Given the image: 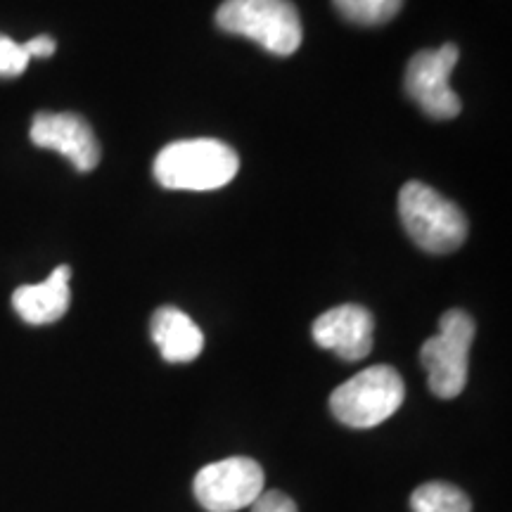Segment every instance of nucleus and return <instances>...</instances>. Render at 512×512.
Instances as JSON below:
<instances>
[{
	"label": "nucleus",
	"instance_id": "1",
	"mask_svg": "<svg viewBox=\"0 0 512 512\" xmlns=\"http://www.w3.org/2000/svg\"><path fill=\"white\" fill-rule=\"evenodd\" d=\"M240 157L214 138L176 140L155 159V178L169 190H219L238 176Z\"/></svg>",
	"mask_w": 512,
	"mask_h": 512
},
{
	"label": "nucleus",
	"instance_id": "2",
	"mask_svg": "<svg viewBox=\"0 0 512 512\" xmlns=\"http://www.w3.org/2000/svg\"><path fill=\"white\" fill-rule=\"evenodd\" d=\"M399 216L415 245L430 254L456 252L467 238V219L458 204L427 183L408 181L403 185Z\"/></svg>",
	"mask_w": 512,
	"mask_h": 512
},
{
	"label": "nucleus",
	"instance_id": "3",
	"mask_svg": "<svg viewBox=\"0 0 512 512\" xmlns=\"http://www.w3.org/2000/svg\"><path fill=\"white\" fill-rule=\"evenodd\" d=\"M216 24L280 57L297 53L304 38L302 19L290 0H226L216 10Z\"/></svg>",
	"mask_w": 512,
	"mask_h": 512
},
{
	"label": "nucleus",
	"instance_id": "4",
	"mask_svg": "<svg viewBox=\"0 0 512 512\" xmlns=\"http://www.w3.org/2000/svg\"><path fill=\"white\" fill-rule=\"evenodd\" d=\"M406 387L392 366L361 370L330 394V411L351 430H370L399 411Z\"/></svg>",
	"mask_w": 512,
	"mask_h": 512
},
{
	"label": "nucleus",
	"instance_id": "5",
	"mask_svg": "<svg viewBox=\"0 0 512 512\" xmlns=\"http://www.w3.org/2000/svg\"><path fill=\"white\" fill-rule=\"evenodd\" d=\"M475 339V320L470 313L453 309L439 320V332L420 349V361L427 370V382L439 399H456L467 384L470 347Z\"/></svg>",
	"mask_w": 512,
	"mask_h": 512
},
{
	"label": "nucleus",
	"instance_id": "6",
	"mask_svg": "<svg viewBox=\"0 0 512 512\" xmlns=\"http://www.w3.org/2000/svg\"><path fill=\"white\" fill-rule=\"evenodd\" d=\"M264 467L256 460L235 456L204 465L195 475L192 491L207 512H238L252 508L264 494Z\"/></svg>",
	"mask_w": 512,
	"mask_h": 512
},
{
	"label": "nucleus",
	"instance_id": "7",
	"mask_svg": "<svg viewBox=\"0 0 512 512\" xmlns=\"http://www.w3.org/2000/svg\"><path fill=\"white\" fill-rule=\"evenodd\" d=\"M458 55V46L446 43L437 50H420L408 62L403 86L427 117L448 121L460 114V98L448 83Z\"/></svg>",
	"mask_w": 512,
	"mask_h": 512
},
{
	"label": "nucleus",
	"instance_id": "8",
	"mask_svg": "<svg viewBox=\"0 0 512 512\" xmlns=\"http://www.w3.org/2000/svg\"><path fill=\"white\" fill-rule=\"evenodd\" d=\"M31 140L36 147L60 152L74 164L76 171L86 174L100 162V143L91 124L72 112H38L31 121Z\"/></svg>",
	"mask_w": 512,
	"mask_h": 512
},
{
	"label": "nucleus",
	"instance_id": "9",
	"mask_svg": "<svg viewBox=\"0 0 512 512\" xmlns=\"http://www.w3.org/2000/svg\"><path fill=\"white\" fill-rule=\"evenodd\" d=\"M375 320L358 304H342L316 318L311 335L320 349L335 351L344 361H361L373 351Z\"/></svg>",
	"mask_w": 512,
	"mask_h": 512
},
{
	"label": "nucleus",
	"instance_id": "10",
	"mask_svg": "<svg viewBox=\"0 0 512 512\" xmlns=\"http://www.w3.org/2000/svg\"><path fill=\"white\" fill-rule=\"evenodd\" d=\"M69 278H72V268L57 266L43 283L24 285L15 290L12 306H15L19 318L29 325H48L60 320L72 302Z\"/></svg>",
	"mask_w": 512,
	"mask_h": 512
},
{
	"label": "nucleus",
	"instance_id": "11",
	"mask_svg": "<svg viewBox=\"0 0 512 512\" xmlns=\"http://www.w3.org/2000/svg\"><path fill=\"white\" fill-rule=\"evenodd\" d=\"M152 342L169 363H190L202 354L204 335L188 313L176 306H162L150 320Z\"/></svg>",
	"mask_w": 512,
	"mask_h": 512
},
{
	"label": "nucleus",
	"instance_id": "12",
	"mask_svg": "<svg viewBox=\"0 0 512 512\" xmlns=\"http://www.w3.org/2000/svg\"><path fill=\"white\" fill-rule=\"evenodd\" d=\"M413 512H472V503L465 491L446 482H427L418 486L411 496Z\"/></svg>",
	"mask_w": 512,
	"mask_h": 512
},
{
	"label": "nucleus",
	"instance_id": "13",
	"mask_svg": "<svg viewBox=\"0 0 512 512\" xmlns=\"http://www.w3.org/2000/svg\"><path fill=\"white\" fill-rule=\"evenodd\" d=\"M339 15L358 27H380L399 15L403 0H332Z\"/></svg>",
	"mask_w": 512,
	"mask_h": 512
},
{
	"label": "nucleus",
	"instance_id": "14",
	"mask_svg": "<svg viewBox=\"0 0 512 512\" xmlns=\"http://www.w3.org/2000/svg\"><path fill=\"white\" fill-rule=\"evenodd\" d=\"M29 53L22 43L12 41L10 36L0 34V79H15L29 67Z\"/></svg>",
	"mask_w": 512,
	"mask_h": 512
},
{
	"label": "nucleus",
	"instance_id": "15",
	"mask_svg": "<svg viewBox=\"0 0 512 512\" xmlns=\"http://www.w3.org/2000/svg\"><path fill=\"white\" fill-rule=\"evenodd\" d=\"M252 512H299L297 503L292 501L285 491H264L256 501L252 503Z\"/></svg>",
	"mask_w": 512,
	"mask_h": 512
},
{
	"label": "nucleus",
	"instance_id": "16",
	"mask_svg": "<svg viewBox=\"0 0 512 512\" xmlns=\"http://www.w3.org/2000/svg\"><path fill=\"white\" fill-rule=\"evenodd\" d=\"M29 57H50L55 53V41L50 36H36L29 43H24Z\"/></svg>",
	"mask_w": 512,
	"mask_h": 512
}]
</instances>
